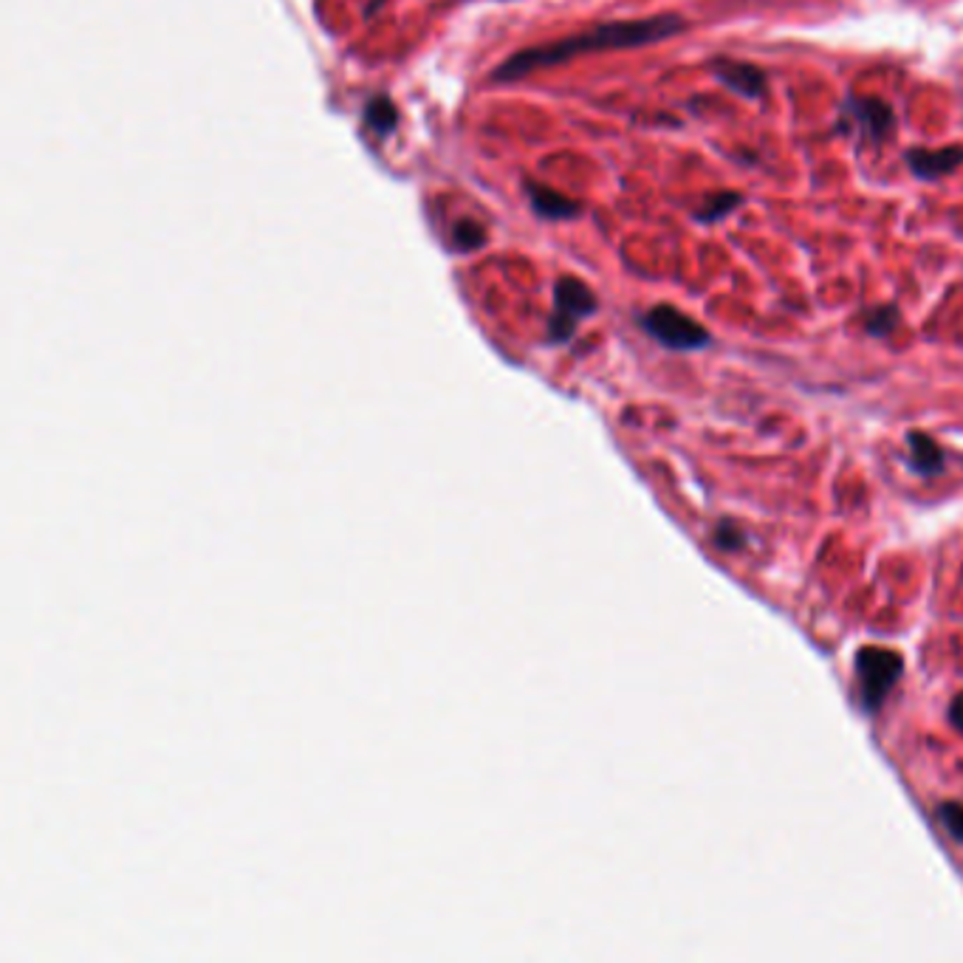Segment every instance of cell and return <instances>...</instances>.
I'll return each instance as SVG.
<instances>
[{"label":"cell","mask_w":963,"mask_h":963,"mask_svg":"<svg viewBox=\"0 0 963 963\" xmlns=\"http://www.w3.org/2000/svg\"><path fill=\"white\" fill-rule=\"evenodd\" d=\"M687 29V20L678 15H656L642 17V20H616V23H599L591 32L562 37L546 46H531L512 54L506 63L495 68V80L512 82L520 77H529L531 71H540L548 65L568 63L579 54L605 49H636V46H650L667 37H675Z\"/></svg>","instance_id":"obj_1"},{"label":"cell","mask_w":963,"mask_h":963,"mask_svg":"<svg viewBox=\"0 0 963 963\" xmlns=\"http://www.w3.org/2000/svg\"><path fill=\"white\" fill-rule=\"evenodd\" d=\"M904 659L901 653L882 647V644H865L856 653V681H859V698L867 715H876L887 701L890 690L899 684Z\"/></svg>","instance_id":"obj_2"},{"label":"cell","mask_w":963,"mask_h":963,"mask_svg":"<svg viewBox=\"0 0 963 963\" xmlns=\"http://www.w3.org/2000/svg\"><path fill=\"white\" fill-rule=\"evenodd\" d=\"M642 328L670 351H701L712 342L709 331L701 322H695L673 305L650 308L642 317Z\"/></svg>","instance_id":"obj_3"},{"label":"cell","mask_w":963,"mask_h":963,"mask_svg":"<svg viewBox=\"0 0 963 963\" xmlns=\"http://www.w3.org/2000/svg\"><path fill=\"white\" fill-rule=\"evenodd\" d=\"M599 303L594 291L588 289L577 277H560L554 286V314L548 320V342L562 345L574 337L579 320L591 317Z\"/></svg>","instance_id":"obj_4"},{"label":"cell","mask_w":963,"mask_h":963,"mask_svg":"<svg viewBox=\"0 0 963 963\" xmlns=\"http://www.w3.org/2000/svg\"><path fill=\"white\" fill-rule=\"evenodd\" d=\"M845 116H851L867 139H873V142H882L896 130V113L879 97H848Z\"/></svg>","instance_id":"obj_5"},{"label":"cell","mask_w":963,"mask_h":963,"mask_svg":"<svg viewBox=\"0 0 963 963\" xmlns=\"http://www.w3.org/2000/svg\"><path fill=\"white\" fill-rule=\"evenodd\" d=\"M904 161H907V167L913 170V176H918L921 181H935V178L949 176V173H955V170L961 167L963 147L952 145L938 147V150L913 147V150L904 153Z\"/></svg>","instance_id":"obj_6"},{"label":"cell","mask_w":963,"mask_h":963,"mask_svg":"<svg viewBox=\"0 0 963 963\" xmlns=\"http://www.w3.org/2000/svg\"><path fill=\"white\" fill-rule=\"evenodd\" d=\"M712 74H715L729 91H735V94L746 99L763 97V94H766V85H769L763 68H757V65L752 63H738V60H715V63H712Z\"/></svg>","instance_id":"obj_7"},{"label":"cell","mask_w":963,"mask_h":963,"mask_svg":"<svg viewBox=\"0 0 963 963\" xmlns=\"http://www.w3.org/2000/svg\"><path fill=\"white\" fill-rule=\"evenodd\" d=\"M907 450H910V466L921 478H932L944 469V452L927 433H907Z\"/></svg>","instance_id":"obj_8"},{"label":"cell","mask_w":963,"mask_h":963,"mask_svg":"<svg viewBox=\"0 0 963 963\" xmlns=\"http://www.w3.org/2000/svg\"><path fill=\"white\" fill-rule=\"evenodd\" d=\"M529 198H531V207H534V212H537V215H543V218H551V221L577 218L579 212H582V207H579L577 201L565 198V195L557 193V190H551V187H546V184H529Z\"/></svg>","instance_id":"obj_9"},{"label":"cell","mask_w":963,"mask_h":963,"mask_svg":"<svg viewBox=\"0 0 963 963\" xmlns=\"http://www.w3.org/2000/svg\"><path fill=\"white\" fill-rule=\"evenodd\" d=\"M365 125L376 130L379 136H390L399 125V111L387 97H373L365 105Z\"/></svg>","instance_id":"obj_10"},{"label":"cell","mask_w":963,"mask_h":963,"mask_svg":"<svg viewBox=\"0 0 963 963\" xmlns=\"http://www.w3.org/2000/svg\"><path fill=\"white\" fill-rule=\"evenodd\" d=\"M740 204H743V195L740 193L709 195L707 201H704V207L695 212V221H701V224H718L729 212H735Z\"/></svg>","instance_id":"obj_11"},{"label":"cell","mask_w":963,"mask_h":963,"mask_svg":"<svg viewBox=\"0 0 963 963\" xmlns=\"http://www.w3.org/2000/svg\"><path fill=\"white\" fill-rule=\"evenodd\" d=\"M452 243L461 249V252H478L483 243H486V229H483L478 221L472 218H461L455 229H452Z\"/></svg>","instance_id":"obj_12"},{"label":"cell","mask_w":963,"mask_h":963,"mask_svg":"<svg viewBox=\"0 0 963 963\" xmlns=\"http://www.w3.org/2000/svg\"><path fill=\"white\" fill-rule=\"evenodd\" d=\"M899 308L896 305H879V308H873L870 314H867V322H865V328H867V334L870 337H887V334H893V328L899 325Z\"/></svg>","instance_id":"obj_13"},{"label":"cell","mask_w":963,"mask_h":963,"mask_svg":"<svg viewBox=\"0 0 963 963\" xmlns=\"http://www.w3.org/2000/svg\"><path fill=\"white\" fill-rule=\"evenodd\" d=\"M935 817H938V822L947 828V834L952 836L955 842H961L963 845V803H958V800H947V803L938 805Z\"/></svg>","instance_id":"obj_14"},{"label":"cell","mask_w":963,"mask_h":963,"mask_svg":"<svg viewBox=\"0 0 963 963\" xmlns=\"http://www.w3.org/2000/svg\"><path fill=\"white\" fill-rule=\"evenodd\" d=\"M712 540H715V546L721 548V551H740V548L746 546V534H743V529L735 526L732 520H721V523L715 526V531H712Z\"/></svg>","instance_id":"obj_15"},{"label":"cell","mask_w":963,"mask_h":963,"mask_svg":"<svg viewBox=\"0 0 963 963\" xmlns=\"http://www.w3.org/2000/svg\"><path fill=\"white\" fill-rule=\"evenodd\" d=\"M949 721H952V726H955V729L963 735V692L961 695H955V698H952V704H949Z\"/></svg>","instance_id":"obj_16"}]
</instances>
